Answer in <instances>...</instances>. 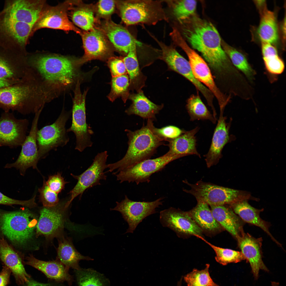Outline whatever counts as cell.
<instances>
[{
  "mask_svg": "<svg viewBox=\"0 0 286 286\" xmlns=\"http://www.w3.org/2000/svg\"><path fill=\"white\" fill-rule=\"evenodd\" d=\"M180 24L183 35L201 53L216 84L223 86L233 81L238 71L222 48L219 34L212 24L194 15Z\"/></svg>",
  "mask_w": 286,
  "mask_h": 286,
  "instance_id": "cell-1",
  "label": "cell"
},
{
  "mask_svg": "<svg viewBox=\"0 0 286 286\" xmlns=\"http://www.w3.org/2000/svg\"><path fill=\"white\" fill-rule=\"evenodd\" d=\"M33 26L21 0L5 1L0 11V50L26 54Z\"/></svg>",
  "mask_w": 286,
  "mask_h": 286,
  "instance_id": "cell-2",
  "label": "cell"
},
{
  "mask_svg": "<svg viewBox=\"0 0 286 286\" xmlns=\"http://www.w3.org/2000/svg\"><path fill=\"white\" fill-rule=\"evenodd\" d=\"M49 93L43 81L40 82L29 70L18 82L0 88V108L5 112L16 111L26 115L35 113L48 102Z\"/></svg>",
  "mask_w": 286,
  "mask_h": 286,
  "instance_id": "cell-3",
  "label": "cell"
},
{
  "mask_svg": "<svg viewBox=\"0 0 286 286\" xmlns=\"http://www.w3.org/2000/svg\"><path fill=\"white\" fill-rule=\"evenodd\" d=\"M27 59L29 67L35 69L56 93L70 89L83 78L79 59L57 55L40 54L28 56Z\"/></svg>",
  "mask_w": 286,
  "mask_h": 286,
  "instance_id": "cell-4",
  "label": "cell"
},
{
  "mask_svg": "<svg viewBox=\"0 0 286 286\" xmlns=\"http://www.w3.org/2000/svg\"><path fill=\"white\" fill-rule=\"evenodd\" d=\"M128 147L125 155L114 163L107 164L108 172L115 175L120 171L144 160L149 159L163 140L155 135L148 124L134 131L126 129Z\"/></svg>",
  "mask_w": 286,
  "mask_h": 286,
  "instance_id": "cell-5",
  "label": "cell"
},
{
  "mask_svg": "<svg viewBox=\"0 0 286 286\" xmlns=\"http://www.w3.org/2000/svg\"><path fill=\"white\" fill-rule=\"evenodd\" d=\"M38 221L27 208L14 211L0 210V230L15 244L23 246L32 239Z\"/></svg>",
  "mask_w": 286,
  "mask_h": 286,
  "instance_id": "cell-6",
  "label": "cell"
},
{
  "mask_svg": "<svg viewBox=\"0 0 286 286\" xmlns=\"http://www.w3.org/2000/svg\"><path fill=\"white\" fill-rule=\"evenodd\" d=\"M183 182L190 187L183 189L187 193L193 196L197 202H204L208 205H229L251 197L246 191L225 187L201 180L192 184L186 180Z\"/></svg>",
  "mask_w": 286,
  "mask_h": 286,
  "instance_id": "cell-7",
  "label": "cell"
},
{
  "mask_svg": "<svg viewBox=\"0 0 286 286\" xmlns=\"http://www.w3.org/2000/svg\"><path fill=\"white\" fill-rule=\"evenodd\" d=\"M163 1L131 0L121 2L119 10L123 21L128 25L139 24L155 25L168 21L163 8Z\"/></svg>",
  "mask_w": 286,
  "mask_h": 286,
  "instance_id": "cell-8",
  "label": "cell"
},
{
  "mask_svg": "<svg viewBox=\"0 0 286 286\" xmlns=\"http://www.w3.org/2000/svg\"><path fill=\"white\" fill-rule=\"evenodd\" d=\"M81 82L78 81L75 87L71 111L72 123L67 131L74 133L76 141L75 149L81 152L86 148L92 146L93 143L91 137L93 132L86 121V99L88 89L82 93Z\"/></svg>",
  "mask_w": 286,
  "mask_h": 286,
  "instance_id": "cell-9",
  "label": "cell"
},
{
  "mask_svg": "<svg viewBox=\"0 0 286 286\" xmlns=\"http://www.w3.org/2000/svg\"><path fill=\"white\" fill-rule=\"evenodd\" d=\"M71 111L63 108L56 120L52 124L38 130L37 142L39 159L44 158L52 150H56L60 147L66 145L69 140L65 126L70 118Z\"/></svg>",
  "mask_w": 286,
  "mask_h": 286,
  "instance_id": "cell-10",
  "label": "cell"
},
{
  "mask_svg": "<svg viewBox=\"0 0 286 286\" xmlns=\"http://www.w3.org/2000/svg\"><path fill=\"white\" fill-rule=\"evenodd\" d=\"M175 43L186 54L195 78L211 92L217 100L219 108H225L231 98L224 94L218 88L204 60L188 45L182 37H177Z\"/></svg>",
  "mask_w": 286,
  "mask_h": 286,
  "instance_id": "cell-11",
  "label": "cell"
},
{
  "mask_svg": "<svg viewBox=\"0 0 286 286\" xmlns=\"http://www.w3.org/2000/svg\"><path fill=\"white\" fill-rule=\"evenodd\" d=\"M161 49V55L159 58L167 64L169 69L182 75L189 81L204 98L208 103L213 100L214 96L211 92L199 81L194 76L189 61L181 55L174 47L159 41L155 40Z\"/></svg>",
  "mask_w": 286,
  "mask_h": 286,
  "instance_id": "cell-12",
  "label": "cell"
},
{
  "mask_svg": "<svg viewBox=\"0 0 286 286\" xmlns=\"http://www.w3.org/2000/svg\"><path fill=\"white\" fill-rule=\"evenodd\" d=\"M178 159L176 156L166 153L154 159H148L125 168L115 175L121 183L127 181L135 182L138 185L150 181L153 174L161 171L170 162Z\"/></svg>",
  "mask_w": 286,
  "mask_h": 286,
  "instance_id": "cell-13",
  "label": "cell"
},
{
  "mask_svg": "<svg viewBox=\"0 0 286 286\" xmlns=\"http://www.w3.org/2000/svg\"><path fill=\"white\" fill-rule=\"evenodd\" d=\"M108 155L106 151L98 153L93 160L90 166L83 173L78 175L71 174V175L77 180L73 189L69 193L70 197L66 203L68 207L73 200L78 196L81 199L83 193L87 189L101 185V180H106L107 176L104 170L107 168L106 161Z\"/></svg>",
  "mask_w": 286,
  "mask_h": 286,
  "instance_id": "cell-14",
  "label": "cell"
},
{
  "mask_svg": "<svg viewBox=\"0 0 286 286\" xmlns=\"http://www.w3.org/2000/svg\"><path fill=\"white\" fill-rule=\"evenodd\" d=\"M163 198L152 202H137L129 199L126 195L120 202H116V206L110 210L119 212L128 223V227L126 233H133L137 226L147 217L155 213L156 209L163 204Z\"/></svg>",
  "mask_w": 286,
  "mask_h": 286,
  "instance_id": "cell-15",
  "label": "cell"
},
{
  "mask_svg": "<svg viewBox=\"0 0 286 286\" xmlns=\"http://www.w3.org/2000/svg\"><path fill=\"white\" fill-rule=\"evenodd\" d=\"M159 220L163 227L171 229L180 237L191 235L203 237L202 231L189 211L171 207L160 212Z\"/></svg>",
  "mask_w": 286,
  "mask_h": 286,
  "instance_id": "cell-16",
  "label": "cell"
},
{
  "mask_svg": "<svg viewBox=\"0 0 286 286\" xmlns=\"http://www.w3.org/2000/svg\"><path fill=\"white\" fill-rule=\"evenodd\" d=\"M43 109H41L35 113L30 132L21 145V152L16 160L13 163L7 164L5 168H15L19 170L20 174L23 176L29 167H32L33 169H37V164L40 159L37 144V133L38 130V122Z\"/></svg>",
  "mask_w": 286,
  "mask_h": 286,
  "instance_id": "cell-17",
  "label": "cell"
},
{
  "mask_svg": "<svg viewBox=\"0 0 286 286\" xmlns=\"http://www.w3.org/2000/svg\"><path fill=\"white\" fill-rule=\"evenodd\" d=\"M29 124L27 119H18L12 113L4 111L0 117V146H21L27 136Z\"/></svg>",
  "mask_w": 286,
  "mask_h": 286,
  "instance_id": "cell-18",
  "label": "cell"
},
{
  "mask_svg": "<svg viewBox=\"0 0 286 286\" xmlns=\"http://www.w3.org/2000/svg\"><path fill=\"white\" fill-rule=\"evenodd\" d=\"M66 208L65 203H59L54 206L42 208L36 226L37 235L48 238L59 236L64 229Z\"/></svg>",
  "mask_w": 286,
  "mask_h": 286,
  "instance_id": "cell-19",
  "label": "cell"
},
{
  "mask_svg": "<svg viewBox=\"0 0 286 286\" xmlns=\"http://www.w3.org/2000/svg\"><path fill=\"white\" fill-rule=\"evenodd\" d=\"M68 2L57 6L51 7L42 10L33 28L32 32L40 29L47 28L62 30L66 32L73 31L80 33L79 30L70 21L67 11L70 8Z\"/></svg>",
  "mask_w": 286,
  "mask_h": 286,
  "instance_id": "cell-20",
  "label": "cell"
},
{
  "mask_svg": "<svg viewBox=\"0 0 286 286\" xmlns=\"http://www.w3.org/2000/svg\"><path fill=\"white\" fill-rule=\"evenodd\" d=\"M224 111H220L217 123L215 129L211 145L208 153L204 155L205 160L208 168L217 164L222 158V152L225 145L233 140L229 134L231 123L226 122V118L224 115Z\"/></svg>",
  "mask_w": 286,
  "mask_h": 286,
  "instance_id": "cell-21",
  "label": "cell"
},
{
  "mask_svg": "<svg viewBox=\"0 0 286 286\" xmlns=\"http://www.w3.org/2000/svg\"><path fill=\"white\" fill-rule=\"evenodd\" d=\"M237 240L241 252L250 265L255 279L258 278L260 270L269 271L262 260V238H256L244 232Z\"/></svg>",
  "mask_w": 286,
  "mask_h": 286,
  "instance_id": "cell-22",
  "label": "cell"
},
{
  "mask_svg": "<svg viewBox=\"0 0 286 286\" xmlns=\"http://www.w3.org/2000/svg\"><path fill=\"white\" fill-rule=\"evenodd\" d=\"M84 54L79 59L81 66L92 60L104 59L108 55L109 48L107 41L100 30L94 28L82 35Z\"/></svg>",
  "mask_w": 286,
  "mask_h": 286,
  "instance_id": "cell-23",
  "label": "cell"
},
{
  "mask_svg": "<svg viewBox=\"0 0 286 286\" xmlns=\"http://www.w3.org/2000/svg\"><path fill=\"white\" fill-rule=\"evenodd\" d=\"M29 68L27 55L0 50V78L20 80Z\"/></svg>",
  "mask_w": 286,
  "mask_h": 286,
  "instance_id": "cell-24",
  "label": "cell"
},
{
  "mask_svg": "<svg viewBox=\"0 0 286 286\" xmlns=\"http://www.w3.org/2000/svg\"><path fill=\"white\" fill-rule=\"evenodd\" d=\"M102 28L114 47L121 52L127 55L134 45H142L126 28L112 21H106L102 24Z\"/></svg>",
  "mask_w": 286,
  "mask_h": 286,
  "instance_id": "cell-25",
  "label": "cell"
},
{
  "mask_svg": "<svg viewBox=\"0 0 286 286\" xmlns=\"http://www.w3.org/2000/svg\"><path fill=\"white\" fill-rule=\"evenodd\" d=\"M0 258L10 270L17 284L26 283L30 276L25 270L21 260L6 240L0 236Z\"/></svg>",
  "mask_w": 286,
  "mask_h": 286,
  "instance_id": "cell-26",
  "label": "cell"
},
{
  "mask_svg": "<svg viewBox=\"0 0 286 286\" xmlns=\"http://www.w3.org/2000/svg\"><path fill=\"white\" fill-rule=\"evenodd\" d=\"M213 215L222 228L237 239L244 232L243 221L226 205H210Z\"/></svg>",
  "mask_w": 286,
  "mask_h": 286,
  "instance_id": "cell-27",
  "label": "cell"
},
{
  "mask_svg": "<svg viewBox=\"0 0 286 286\" xmlns=\"http://www.w3.org/2000/svg\"><path fill=\"white\" fill-rule=\"evenodd\" d=\"M132 102L125 112L128 115H135L144 119H155V115L162 109L163 104H156L149 99L142 90L136 93L130 94L128 98Z\"/></svg>",
  "mask_w": 286,
  "mask_h": 286,
  "instance_id": "cell-28",
  "label": "cell"
},
{
  "mask_svg": "<svg viewBox=\"0 0 286 286\" xmlns=\"http://www.w3.org/2000/svg\"><path fill=\"white\" fill-rule=\"evenodd\" d=\"M234 213L243 221L260 227L266 232L271 239L278 245L281 244L273 236L270 232V225L263 220L260 216V213L263 209H258L250 205L247 200H244L228 205Z\"/></svg>",
  "mask_w": 286,
  "mask_h": 286,
  "instance_id": "cell-29",
  "label": "cell"
},
{
  "mask_svg": "<svg viewBox=\"0 0 286 286\" xmlns=\"http://www.w3.org/2000/svg\"><path fill=\"white\" fill-rule=\"evenodd\" d=\"M199 130V127H197L170 141L168 145L169 149L167 153L178 158L190 155H195L201 158L197 150L195 136Z\"/></svg>",
  "mask_w": 286,
  "mask_h": 286,
  "instance_id": "cell-30",
  "label": "cell"
},
{
  "mask_svg": "<svg viewBox=\"0 0 286 286\" xmlns=\"http://www.w3.org/2000/svg\"><path fill=\"white\" fill-rule=\"evenodd\" d=\"M25 259V264L40 270L49 278L58 281H66L71 284L73 279L68 272V269L59 261H44L36 258L32 254Z\"/></svg>",
  "mask_w": 286,
  "mask_h": 286,
  "instance_id": "cell-31",
  "label": "cell"
},
{
  "mask_svg": "<svg viewBox=\"0 0 286 286\" xmlns=\"http://www.w3.org/2000/svg\"><path fill=\"white\" fill-rule=\"evenodd\" d=\"M208 205L204 202H197L196 206L189 212L203 233L214 235L223 229L213 217Z\"/></svg>",
  "mask_w": 286,
  "mask_h": 286,
  "instance_id": "cell-32",
  "label": "cell"
},
{
  "mask_svg": "<svg viewBox=\"0 0 286 286\" xmlns=\"http://www.w3.org/2000/svg\"><path fill=\"white\" fill-rule=\"evenodd\" d=\"M261 15L257 33L261 42L271 44L278 40V34L276 19L274 13L267 9L266 5L259 8Z\"/></svg>",
  "mask_w": 286,
  "mask_h": 286,
  "instance_id": "cell-33",
  "label": "cell"
},
{
  "mask_svg": "<svg viewBox=\"0 0 286 286\" xmlns=\"http://www.w3.org/2000/svg\"><path fill=\"white\" fill-rule=\"evenodd\" d=\"M137 46L135 44L132 47L123 60L129 79L130 90L137 92L142 90L144 87L146 77L140 69L137 56Z\"/></svg>",
  "mask_w": 286,
  "mask_h": 286,
  "instance_id": "cell-34",
  "label": "cell"
},
{
  "mask_svg": "<svg viewBox=\"0 0 286 286\" xmlns=\"http://www.w3.org/2000/svg\"><path fill=\"white\" fill-rule=\"evenodd\" d=\"M57 256L59 261L66 268H72L76 270L81 268L79 264L80 260H93L88 256L82 255L76 249L71 241L65 239L59 242Z\"/></svg>",
  "mask_w": 286,
  "mask_h": 286,
  "instance_id": "cell-35",
  "label": "cell"
},
{
  "mask_svg": "<svg viewBox=\"0 0 286 286\" xmlns=\"http://www.w3.org/2000/svg\"><path fill=\"white\" fill-rule=\"evenodd\" d=\"M221 44L234 66L242 73L250 83H253L255 79L256 72L249 63L245 56L224 42H222Z\"/></svg>",
  "mask_w": 286,
  "mask_h": 286,
  "instance_id": "cell-36",
  "label": "cell"
},
{
  "mask_svg": "<svg viewBox=\"0 0 286 286\" xmlns=\"http://www.w3.org/2000/svg\"><path fill=\"white\" fill-rule=\"evenodd\" d=\"M198 91L192 94L186 101V108L190 117V120H208L215 124L217 118L214 117L202 101Z\"/></svg>",
  "mask_w": 286,
  "mask_h": 286,
  "instance_id": "cell-37",
  "label": "cell"
},
{
  "mask_svg": "<svg viewBox=\"0 0 286 286\" xmlns=\"http://www.w3.org/2000/svg\"><path fill=\"white\" fill-rule=\"evenodd\" d=\"M172 13L180 23L187 20L194 14L197 2L195 0L164 1Z\"/></svg>",
  "mask_w": 286,
  "mask_h": 286,
  "instance_id": "cell-38",
  "label": "cell"
},
{
  "mask_svg": "<svg viewBox=\"0 0 286 286\" xmlns=\"http://www.w3.org/2000/svg\"><path fill=\"white\" fill-rule=\"evenodd\" d=\"M111 89L108 97L113 102L121 97L124 103L128 98L129 94V80L127 74L112 77Z\"/></svg>",
  "mask_w": 286,
  "mask_h": 286,
  "instance_id": "cell-39",
  "label": "cell"
},
{
  "mask_svg": "<svg viewBox=\"0 0 286 286\" xmlns=\"http://www.w3.org/2000/svg\"><path fill=\"white\" fill-rule=\"evenodd\" d=\"M75 274L79 286H108V280L93 269L81 268Z\"/></svg>",
  "mask_w": 286,
  "mask_h": 286,
  "instance_id": "cell-40",
  "label": "cell"
},
{
  "mask_svg": "<svg viewBox=\"0 0 286 286\" xmlns=\"http://www.w3.org/2000/svg\"><path fill=\"white\" fill-rule=\"evenodd\" d=\"M196 237L202 240L211 247L216 254V260L222 265H225L230 263H237L245 260L241 252L217 247L208 242L203 237L198 236Z\"/></svg>",
  "mask_w": 286,
  "mask_h": 286,
  "instance_id": "cell-41",
  "label": "cell"
},
{
  "mask_svg": "<svg viewBox=\"0 0 286 286\" xmlns=\"http://www.w3.org/2000/svg\"><path fill=\"white\" fill-rule=\"evenodd\" d=\"M210 265L207 264L202 270L194 269L184 277L187 286H220L212 280L209 274Z\"/></svg>",
  "mask_w": 286,
  "mask_h": 286,
  "instance_id": "cell-42",
  "label": "cell"
},
{
  "mask_svg": "<svg viewBox=\"0 0 286 286\" xmlns=\"http://www.w3.org/2000/svg\"><path fill=\"white\" fill-rule=\"evenodd\" d=\"M73 22L77 26L86 31L93 29L95 23L93 12L87 8H79L72 13Z\"/></svg>",
  "mask_w": 286,
  "mask_h": 286,
  "instance_id": "cell-43",
  "label": "cell"
},
{
  "mask_svg": "<svg viewBox=\"0 0 286 286\" xmlns=\"http://www.w3.org/2000/svg\"><path fill=\"white\" fill-rule=\"evenodd\" d=\"M153 120H148L147 124L153 132L163 141L169 142L184 133L186 131L173 126H168L161 128L155 127Z\"/></svg>",
  "mask_w": 286,
  "mask_h": 286,
  "instance_id": "cell-44",
  "label": "cell"
},
{
  "mask_svg": "<svg viewBox=\"0 0 286 286\" xmlns=\"http://www.w3.org/2000/svg\"><path fill=\"white\" fill-rule=\"evenodd\" d=\"M39 199L43 207H50L55 206L59 203L58 194L51 190L44 180L43 185L38 189Z\"/></svg>",
  "mask_w": 286,
  "mask_h": 286,
  "instance_id": "cell-45",
  "label": "cell"
},
{
  "mask_svg": "<svg viewBox=\"0 0 286 286\" xmlns=\"http://www.w3.org/2000/svg\"><path fill=\"white\" fill-rule=\"evenodd\" d=\"M107 63L112 77L127 74L123 59L112 58L109 59Z\"/></svg>",
  "mask_w": 286,
  "mask_h": 286,
  "instance_id": "cell-46",
  "label": "cell"
},
{
  "mask_svg": "<svg viewBox=\"0 0 286 286\" xmlns=\"http://www.w3.org/2000/svg\"><path fill=\"white\" fill-rule=\"evenodd\" d=\"M35 195L28 200H19L10 198L0 192V204L8 205H18L30 208H33L37 206L35 202Z\"/></svg>",
  "mask_w": 286,
  "mask_h": 286,
  "instance_id": "cell-47",
  "label": "cell"
},
{
  "mask_svg": "<svg viewBox=\"0 0 286 286\" xmlns=\"http://www.w3.org/2000/svg\"><path fill=\"white\" fill-rule=\"evenodd\" d=\"M46 183L51 190L58 194L64 189L68 182L64 180L61 173H58L50 176Z\"/></svg>",
  "mask_w": 286,
  "mask_h": 286,
  "instance_id": "cell-48",
  "label": "cell"
},
{
  "mask_svg": "<svg viewBox=\"0 0 286 286\" xmlns=\"http://www.w3.org/2000/svg\"><path fill=\"white\" fill-rule=\"evenodd\" d=\"M115 2L113 0H101L97 5V12L102 16H108L111 14L114 11Z\"/></svg>",
  "mask_w": 286,
  "mask_h": 286,
  "instance_id": "cell-49",
  "label": "cell"
},
{
  "mask_svg": "<svg viewBox=\"0 0 286 286\" xmlns=\"http://www.w3.org/2000/svg\"><path fill=\"white\" fill-rule=\"evenodd\" d=\"M261 48L263 61L279 56L276 49L271 43L261 42Z\"/></svg>",
  "mask_w": 286,
  "mask_h": 286,
  "instance_id": "cell-50",
  "label": "cell"
},
{
  "mask_svg": "<svg viewBox=\"0 0 286 286\" xmlns=\"http://www.w3.org/2000/svg\"><path fill=\"white\" fill-rule=\"evenodd\" d=\"M11 272L6 266L3 267L0 272V286H7L9 282Z\"/></svg>",
  "mask_w": 286,
  "mask_h": 286,
  "instance_id": "cell-51",
  "label": "cell"
},
{
  "mask_svg": "<svg viewBox=\"0 0 286 286\" xmlns=\"http://www.w3.org/2000/svg\"><path fill=\"white\" fill-rule=\"evenodd\" d=\"M21 79L15 80L0 78V88L11 86L19 82Z\"/></svg>",
  "mask_w": 286,
  "mask_h": 286,
  "instance_id": "cell-52",
  "label": "cell"
},
{
  "mask_svg": "<svg viewBox=\"0 0 286 286\" xmlns=\"http://www.w3.org/2000/svg\"><path fill=\"white\" fill-rule=\"evenodd\" d=\"M26 286H55L51 284L39 283L33 280H29L26 283Z\"/></svg>",
  "mask_w": 286,
  "mask_h": 286,
  "instance_id": "cell-53",
  "label": "cell"
},
{
  "mask_svg": "<svg viewBox=\"0 0 286 286\" xmlns=\"http://www.w3.org/2000/svg\"><path fill=\"white\" fill-rule=\"evenodd\" d=\"M271 284L272 286H279V285L278 282L275 281H271Z\"/></svg>",
  "mask_w": 286,
  "mask_h": 286,
  "instance_id": "cell-54",
  "label": "cell"
},
{
  "mask_svg": "<svg viewBox=\"0 0 286 286\" xmlns=\"http://www.w3.org/2000/svg\"><path fill=\"white\" fill-rule=\"evenodd\" d=\"M182 278H181L180 280L178 281L177 286H181Z\"/></svg>",
  "mask_w": 286,
  "mask_h": 286,
  "instance_id": "cell-55",
  "label": "cell"
}]
</instances>
